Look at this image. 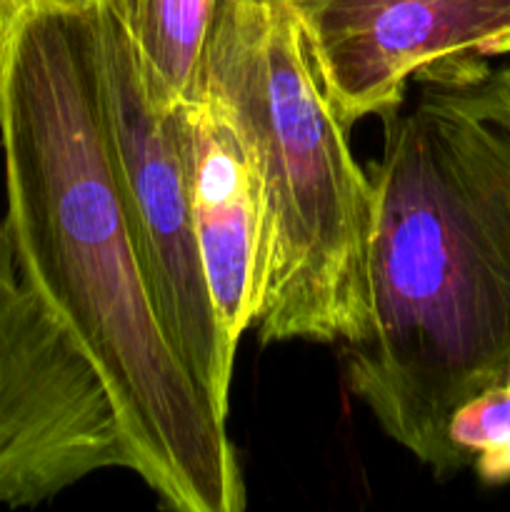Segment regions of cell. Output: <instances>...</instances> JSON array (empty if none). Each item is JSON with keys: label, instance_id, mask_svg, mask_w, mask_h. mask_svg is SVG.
I'll return each instance as SVG.
<instances>
[{"label": "cell", "instance_id": "obj_3", "mask_svg": "<svg viewBox=\"0 0 510 512\" xmlns=\"http://www.w3.org/2000/svg\"><path fill=\"white\" fill-rule=\"evenodd\" d=\"M205 93L233 123L260 205L255 315L263 345L360 343L373 328L375 190L318 78L298 13L223 0Z\"/></svg>", "mask_w": 510, "mask_h": 512}, {"label": "cell", "instance_id": "obj_2", "mask_svg": "<svg viewBox=\"0 0 510 512\" xmlns=\"http://www.w3.org/2000/svg\"><path fill=\"white\" fill-rule=\"evenodd\" d=\"M400 105L370 175L373 328L345 373L390 440L450 475L448 418L510 360V65Z\"/></svg>", "mask_w": 510, "mask_h": 512}, {"label": "cell", "instance_id": "obj_8", "mask_svg": "<svg viewBox=\"0 0 510 512\" xmlns=\"http://www.w3.org/2000/svg\"><path fill=\"white\" fill-rule=\"evenodd\" d=\"M133 43L143 85L160 110L205 95V58L223 0H100Z\"/></svg>", "mask_w": 510, "mask_h": 512}, {"label": "cell", "instance_id": "obj_7", "mask_svg": "<svg viewBox=\"0 0 510 512\" xmlns=\"http://www.w3.org/2000/svg\"><path fill=\"white\" fill-rule=\"evenodd\" d=\"M173 110L210 300L225 343L238 350L255 315L260 205L253 170L215 100L205 95Z\"/></svg>", "mask_w": 510, "mask_h": 512}, {"label": "cell", "instance_id": "obj_9", "mask_svg": "<svg viewBox=\"0 0 510 512\" xmlns=\"http://www.w3.org/2000/svg\"><path fill=\"white\" fill-rule=\"evenodd\" d=\"M448 473L473 470L485 485H510V380L495 378L458 405L445 425Z\"/></svg>", "mask_w": 510, "mask_h": 512}, {"label": "cell", "instance_id": "obj_6", "mask_svg": "<svg viewBox=\"0 0 510 512\" xmlns=\"http://www.w3.org/2000/svg\"><path fill=\"white\" fill-rule=\"evenodd\" d=\"M318 78L350 128L415 83H460L510 55V0H323L298 15Z\"/></svg>", "mask_w": 510, "mask_h": 512}, {"label": "cell", "instance_id": "obj_1", "mask_svg": "<svg viewBox=\"0 0 510 512\" xmlns=\"http://www.w3.org/2000/svg\"><path fill=\"white\" fill-rule=\"evenodd\" d=\"M5 233L25 283L103 378L135 475L178 512H243L225 418L170 348L110 153L98 0H0Z\"/></svg>", "mask_w": 510, "mask_h": 512}, {"label": "cell", "instance_id": "obj_11", "mask_svg": "<svg viewBox=\"0 0 510 512\" xmlns=\"http://www.w3.org/2000/svg\"><path fill=\"white\" fill-rule=\"evenodd\" d=\"M498 378H505V380H510V360H508V363H505V368L500 370V375H498Z\"/></svg>", "mask_w": 510, "mask_h": 512}, {"label": "cell", "instance_id": "obj_10", "mask_svg": "<svg viewBox=\"0 0 510 512\" xmlns=\"http://www.w3.org/2000/svg\"><path fill=\"white\" fill-rule=\"evenodd\" d=\"M265 3H283V5H288V8H293L298 15H305V13H310L313 8H318L323 0H265Z\"/></svg>", "mask_w": 510, "mask_h": 512}, {"label": "cell", "instance_id": "obj_5", "mask_svg": "<svg viewBox=\"0 0 510 512\" xmlns=\"http://www.w3.org/2000/svg\"><path fill=\"white\" fill-rule=\"evenodd\" d=\"M135 473L103 378L25 283L0 223V505L33 508L105 473Z\"/></svg>", "mask_w": 510, "mask_h": 512}, {"label": "cell", "instance_id": "obj_4", "mask_svg": "<svg viewBox=\"0 0 510 512\" xmlns=\"http://www.w3.org/2000/svg\"><path fill=\"white\" fill-rule=\"evenodd\" d=\"M98 65L120 198L155 315L180 363L225 418L235 350L210 300L175 110L150 100L128 33L100 0Z\"/></svg>", "mask_w": 510, "mask_h": 512}]
</instances>
